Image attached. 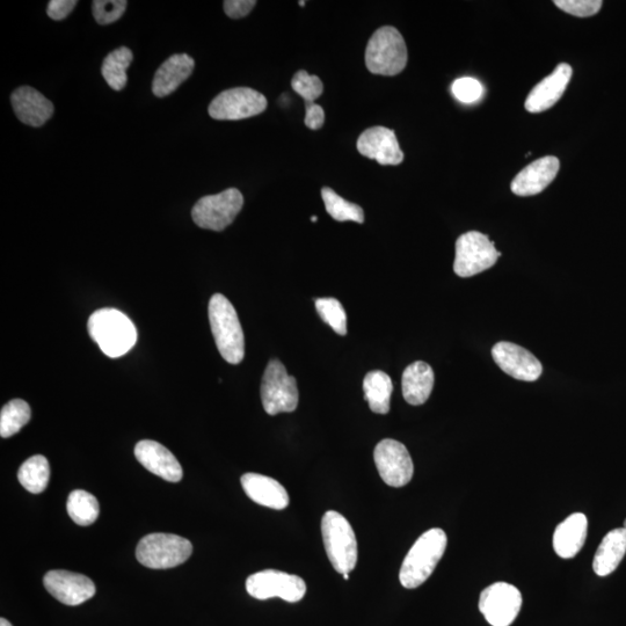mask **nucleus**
<instances>
[{"mask_svg": "<svg viewBox=\"0 0 626 626\" xmlns=\"http://www.w3.org/2000/svg\"><path fill=\"white\" fill-rule=\"evenodd\" d=\"M560 169L559 159L547 156L529 164L512 181V192L518 196L540 194L556 179Z\"/></svg>", "mask_w": 626, "mask_h": 626, "instance_id": "19", "label": "nucleus"}, {"mask_svg": "<svg viewBox=\"0 0 626 626\" xmlns=\"http://www.w3.org/2000/svg\"><path fill=\"white\" fill-rule=\"evenodd\" d=\"M316 309L320 318L339 334H347V315L342 304L336 298H319L316 300Z\"/></svg>", "mask_w": 626, "mask_h": 626, "instance_id": "32", "label": "nucleus"}, {"mask_svg": "<svg viewBox=\"0 0 626 626\" xmlns=\"http://www.w3.org/2000/svg\"><path fill=\"white\" fill-rule=\"evenodd\" d=\"M407 60L406 43L398 29L385 26L371 36L366 49V65L371 74L399 75L406 68Z\"/></svg>", "mask_w": 626, "mask_h": 626, "instance_id": "4", "label": "nucleus"}, {"mask_svg": "<svg viewBox=\"0 0 626 626\" xmlns=\"http://www.w3.org/2000/svg\"><path fill=\"white\" fill-rule=\"evenodd\" d=\"M492 355L499 368L515 380L535 382L543 373L542 363L536 356L512 342H499L493 347Z\"/></svg>", "mask_w": 626, "mask_h": 626, "instance_id": "14", "label": "nucleus"}, {"mask_svg": "<svg viewBox=\"0 0 626 626\" xmlns=\"http://www.w3.org/2000/svg\"><path fill=\"white\" fill-rule=\"evenodd\" d=\"M363 390L371 411L389 413L393 384L388 374L381 370L370 371L363 381Z\"/></svg>", "mask_w": 626, "mask_h": 626, "instance_id": "26", "label": "nucleus"}, {"mask_svg": "<svg viewBox=\"0 0 626 626\" xmlns=\"http://www.w3.org/2000/svg\"><path fill=\"white\" fill-rule=\"evenodd\" d=\"M267 99L264 94L250 87H235L223 91L211 101L208 112L211 118L221 121H237L264 113Z\"/></svg>", "mask_w": 626, "mask_h": 626, "instance_id": "10", "label": "nucleus"}, {"mask_svg": "<svg viewBox=\"0 0 626 626\" xmlns=\"http://www.w3.org/2000/svg\"><path fill=\"white\" fill-rule=\"evenodd\" d=\"M571 65L560 63L555 71L537 84L533 91L528 94L526 104L529 113L537 114L548 111L555 106L566 91L572 78Z\"/></svg>", "mask_w": 626, "mask_h": 626, "instance_id": "18", "label": "nucleus"}, {"mask_svg": "<svg viewBox=\"0 0 626 626\" xmlns=\"http://www.w3.org/2000/svg\"><path fill=\"white\" fill-rule=\"evenodd\" d=\"M356 147L362 156L381 165H399L404 160L396 133L389 128L373 127L363 131Z\"/></svg>", "mask_w": 626, "mask_h": 626, "instance_id": "16", "label": "nucleus"}, {"mask_svg": "<svg viewBox=\"0 0 626 626\" xmlns=\"http://www.w3.org/2000/svg\"><path fill=\"white\" fill-rule=\"evenodd\" d=\"M434 371L428 363L417 361L407 367L403 374V396L413 406L425 404L434 388Z\"/></svg>", "mask_w": 626, "mask_h": 626, "instance_id": "24", "label": "nucleus"}, {"mask_svg": "<svg viewBox=\"0 0 626 626\" xmlns=\"http://www.w3.org/2000/svg\"><path fill=\"white\" fill-rule=\"evenodd\" d=\"M256 5L254 0H227L224 2V11L231 19H242L249 16Z\"/></svg>", "mask_w": 626, "mask_h": 626, "instance_id": "37", "label": "nucleus"}, {"mask_svg": "<svg viewBox=\"0 0 626 626\" xmlns=\"http://www.w3.org/2000/svg\"><path fill=\"white\" fill-rule=\"evenodd\" d=\"M194 67L193 58L187 54L171 56L157 70L154 82H152V92L158 98L170 96L191 77Z\"/></svg>", "mask_w": 626, "mask_h": 626, "instance_id": "22", "label": "nucleus"}, {"mask_svg": "<svg viewBox=\"0 0 626 626\" xmlns=\"http://www.w3.org/2000/svg\"><path fill=\"white\" fill-rule=\"evenodd\" d=\"M322 534L327 557L340 574L351 573L358 563V541L351 523L338 512H326Z\"/></svg>", "mask_w": 626, "mask_h": 626, "instance_id": "5", "label": "nucleus"}, {"mask_svg": "<svg viewBox=\"0 0 626 626\" xmlns=\"http://www.w3.org/2000/svg\"><path fill=\"white\" fill-rule=\"evenodd\" d=\"M311 222L316 223L317 222V216L311 217Z\"/></svg>", "mask_w": 626, "mask_h": 626, "instance_id": "41", "label": "nucleus"}, {"mask_svg": "<svg viewBox=\"0 0 626 626\" xmlns=\"http://www.w3.org/2000/svg\"><path fill=\"white\" fill-rule=\"evenodd\" d=\"M0 626H12V624L5 620V618H2V620H0Z\"/></svg>", "mask_w": 626, "mask_h": 626, "instance_id": "40", "label": "nucleus"}, {"mask_svg": "<svg viewBox=\"0 0 626 626\" xmlns=\"http://www.w3.org/2000/svg\"><path fill=\"white\" fill-rule=\"evenodd\" d=\"M31 407L23 399H13L0 413V436L7 439L16 435L31 420Z\"/></svg>", "mask_w": 626, "mask_h": 626, "instance_id": "30", "label": "nucleus"}, {"mask_svg": "<svg viewBox=\"0 0 626 626\" xmlns=\"http://www.w3.org/2000/svg\"><path fill=\"white\" fill-rule=\"evenodd\" d=\"M240 482L246 496L260 506L276 511H282L289 506L288 492L278 480L259 473H245Z\"/></svg>", "mask_w": 626, "mask_h": 626, "instance_id": "21", "label": "nucleus"}, {"mask_svg": "<svg viewBox=\"0 0 626 626\" xmlns=\"http://www.w3.org/2000/svg\"><path fill=\"white\" fill-rule=\"evenodd\" d=\"M624 529H626V520H625V522H624Z\"/></svg>", "mask_w": 626, "mask_h": 626, "instance_id": "44", "label": "nucleus"}, {"mask_svg": "<svg viewBox=\"0 0 626 626\" xmlns=\"http://www.w3.org/2000/svg\"><path fill=\"white\" fill-rule=\"evenodd\" d=\"M298 389L295 377L278 359L269 361L261 383V400L269 416L294 412L298 405Z\"/></svg>", "mask_w": 626, "mask_h": 626, "instance_id": "7", "label": "nucleus"}, {"mask_svg": "<svg viewBox=\"0 0 626 626\" xmlns=\"http://www.w3.org/2000/svg\"><path fill=\"white\" fill-rule=\"evenodd\" d=\"M68 514L80 527H89L99 518V502L93 494L84 490L70 493L67 504Z\"/></svg>", "mask_w": 626, "mask_h": 626, "instance_id": "29", "label": "nucleus"}, {"mask_svg": "<svg viewBox=\"0 0 626 626\" xmlns=\"http://www.w3.org/2000/svg\"><path fill=\"white\" fill-rule=\"evenodd\" d=\"M208 311L218 352L231 365H238L245 356V338L234 305L222 294H215Z\"/></svg>", "mask_w": 626, "mask_h": 626, "instance_id": "3", "label": "nucleus"}, {"mask_svg": "<svg viewBox=\"0 0 626 626\" xmlns=\"http://www.w3.org/2000/svg\"><path fill=\"white\" fill-rule=\"evenodd\" d=\"M300 5H301V6H304V5H305V2H300Z\"/></svg>", "mask_w": 626, "mask_h": 626, "instance_id": "43", "label": "nucleus"}, {"mask_svg": "<svg viewBox=\"0 0 626 626\" xmlns=\"http://www.w3.org/2000/svg\"><path fill=\"white\" fill-rule=\"evenodd\" d=\"M500 257L489 236L470 231L457 239L454 272L460 278H471L492 268Z\"/></svg>", "mask_w": 626, "mask_h": 626, "instance_id": "8", "label": "nucleus"}, {"mask_svg": "<svg viewBox=\"0 0 626 626\" xmlns=\"http://www.w3.org/2000/svg\"><path fill=\"white\" fill-rule=\"evenodd\" d=\"M325 112L315 103H305V126L318 130L324 126Z\"/></svg>", "mask_w": 626, "mask_h": 626, "instance_id": "39", "label": "nucleus"}, {"mask_svg": "<svg viewBox=\"0 0 626 626\" xmlns=\"http://www.w3.org/2000/svg\"><path fill=\"white\" fill-rule=\"evenodd\" d=\"M342 577H344L345 580H348L349 579V574L348 573L347 574H342Z\"/></svg>", "mask_w": 626, "mask_h": 626, "instance_id": "42", "label": "nucleus"}, {"mask_svg": "<svg viewBox=\"0 0 626 626\" xmlns=\"http://www.w3.org/2000/svg\"><path fill=\"white\" fill-rule=\"evenodd\" d=\"M243 206V194L236 188H229L196 202L192 210L193 221L201 229L223 231L235 221Z\"/></svg>", "mask_w": 626, "mask_h": 626, "instance_id": "9", "label": "nucleus"}, {"mask_svg": "<svg viewBox=\"0 0 626 626\" xmlns=\"http://www.w3.org/2000/svg\"><path fill=\"white\" fill-rule=\"evenodd\" d=\"M447 543V535L442 529L434 528L422 534L404 559L399 573L400 584L407 589L425 584L446 552Z\"/></svg>", "mask_w": 626, "mask_h": 626, "instance_id": "1", "label": "nucleus"}, {"mask_svg": "<svg viewBox=\"0 0 626 626\" xmlns=\"http://www.w3.org/2000/svg\"><path fill=\"white\" fill-rule=\"evenodd\" d=\"M193 545L184 537L172 534H150L137 545L136 557L145 567L154 570L172 569L192 556Z\"/></svg>", "mask_w": 626, "mask_h": 626, "instance_id": "6", "label": "nucleus"}, {"mask_svg": "<svg viewBox=\"0 0 626 626\" xmlns=\"http://www.w3.org/2000/svg\"><path fill=\"white\" fill-rule=\"evenodd\" d=\"M454 97L463 104L476 103L484 94V86L479 80L471 77L458 78L451 86Z\"/></svg>", "mask_w": 626, "mask_h": 626, "instance_id": "35", "label": "nucleus"}, {"mask_svg": "<svg viewBox=\"0 0 626 626\" xmlns=\"http://www.w3.org/2000/svg\"><path fill=\"white\" fill-rule=\"evenodd\" d=\"M522 595L507 582H496L480 594L479 610L492 626H509L519 616Z\"/></svg>", "mask_w": 626, "mask_h": 626, "instance_id": "12", "label": "nucleus"}, {"mask_svg": "<svg viewBox=\"0 0 626 626\" xmlns=\"http://www.w3.org/2000/svg\"><path fill=\"white\" fill-rule=\"evenodd\" d=\"M11 103L17 118L27 126L42 127L54 114L52 101L31 86H21L14 91Z\"/></svg>", "mask_w": 626, "mask_h": 626, "instance_id": "20", "label": "nucleus"}, {"mask_svg": "<svg viewBox=\"0 0 626 626\" xmlns=\"http://www.w3.org/2000/svg\"><path fill=\"white\" fill-rule=\"evenodd\" d=\"M43 584L50 595L67 606H79L96 594V585L90 578L69 571H50Z\"/></svg>", "mask_w": 626, "mask_h": 626, "instance_id": "15", "label": "nucleus"}, {"mask_svg": "<svg viewBox=\"0 0 626 626\" xmlns=\"http://www.w3.org/2000/svg\"><path fill=\"white\" fill-rule=\"evenodd\" d=\"M126 0H94L92 10L94 19L100 25H109L118 21L127 9Z\"/></svg>", "mask_w": 626, "mask_h": 626, "instance_id": "34", "label": "nucleus"}, {"mask_svg": "<svg viewBox=\"0 0 626 626\" xmlns=\"http://www.w3.org/2000/svg\"><path fill=\"white\" fill-rule=\"evenodd\" d=\"M246 591L257 600L280 598L289 603H296L304 598L307 585L297 575L265 570L252 574L246 580Z\"/></svg>", "mask_w": 626, "mask_h": 626, "instance_id": "11", "label": "nucleus"}, {"mask_svg": "<svg viewBox=\"0 0 626 626\" xmlns=\"http://www.w3.org/2000/svg\"><path fill=\"white\" fill-rule=\"evenodd\" d=\"M91 338L109 358L127 354L136 345L137 331L131 320L119 310L101 309L87 323Z\"/></svg>", "mask_w": 626, "mask_h": 626, "instance_id": "2", "label": "nucleus"}, {"mask_svg": "<svg viewBox=\"0 0 626 626\" xmlns=\"http://www.w3.org/2000/svg\"><path fill=\"white\" fill-rule=\"evenodd\" d=\"M77 4L76 0H52L48 5V16L56 21L63 20L74 11Z\"/></svg>", "mask_w": 626, "mask_h": 626, "instance_id": "38", "label": "nucleus"}, {"mask_svg": "<svg viewBox=\"0 0 626 626\" xmlns=\"http://www.w3.org/2000/svg\"><path fill=\"white\" fill-rule=\"evenodd\" d=\"M375 464L383 482L391 487H403L413 478L414 465L409 450L396 440H383L374 451Z\"/></svg>", "mask_w": 626, "mask_h": 626, "instance_id": "13", "label": "nucleus"}, {"mask_svg": "<svg viewBox=\"0 0 626 626\" xmlns=\"http://www.w3.org/2000/svg\"><path fill=\"white\" fill-rule=\"evenodd\" d=\"M626 553V529L610 531L600 544L593 562V570L599 577L616 571Z\"/></svg>", "mask_w": 626, "mask_h": 626, "instance_id": "25", "label": "nucleus"}, {"mask_svg": "<svg viewBox=\"0 0 626 626\" xmlns=\"http://www.w3.org/2000/svg\"><path fill=\"white\" fill-rule=\"evenodd\" d=\"M50 478L49 462L45 456L35 455L21 465L18 479L28 492L39 494L47 489Z\"/></svg>", "mask_w": 626, "mask_h": 626, "instance_id": "28", "label": "nucleus"}, {"mask_svg": "<svg viewBox=\"0 0 626 626\" xmlns=\"http://www.w3.org/2000/svg\"><path fill=\"white\" fill-rule=\"evenodd\" d=\"M322 198L327 213H329L334 220L338 222L352 221L359 224L365 222L363 209L355 205V203L342 199L332 188L324 187L322 189Z\"/></svg>", "mask_w": 626, "mask_h": 626, "instance_id": "31", "label": "nucleus"}, {"mask_svg": "<svg viewBox=\"0 0 626 626\" xmlns=\"http://www.w3.org/2000/svg\"><path fill=\"white\" fill-rule=\"evenodd\" d=\"M133 58V52L127 47L115 49L114 52L105 58L101 74H103L106 83L113 90L121 91L125 89L128 80L127 69L133 62Z\"/></svg>", "mask_w": 626, "mask_h": 626, "instance_id": "27", "label": "nucleus"}, {"mask_svg": "<svg viewBox=\"0 0 626 626\" xmlns=\"http://www.w3.org/2000/svg\"><path fill=\"white\" fill-rule=\"evenodd\" d=\"M135 456L145 469L166 482L178 483L184 477L177 457L163 444L151 440L140 441L136 444Z\"/></svg>", "mask_w": 626, "mask_h": 626, "instance_id": "17", "label": "nucleus"}, {"mask_svg": "<svg viewBox=\"0 0 626 626\" xmlns=\"http://www.w3.org/2000/svg\"><path fill=\"white\" fill-rule=\"evenodd\" d=\"M588 530L585 514L575 513L560 523L553 534V549L560 558L571 559L584 548Z\"/></svg>", "mask_w": 626, "mask_h": 626, "instance_id": "23", "label": "nucleus"}, {"mask_svg": "<svg viewBox=\"0 0 626 626\" xmlns=\"http://www.w3.org/2000/svg\"><path fill=\"white\" fill-rule=\"evenodd\" d=\"M294 91L305 100V103H315L324 92L322 80L317 76H311L307 71L301 70L291 80Z\"/></svg>", "mask_w": 626, "mask_h": 626, "instance_id": "33", "label": "nucleus"}, {"mask_svg": "<svg viewBox=\"0 0 626 626\" xmlns=\"http://www.w3.org/2000/svg\"><path fill=\"white\" fill-rule=\"evenodd\" d=\"M560 10L579 18H588L599 13L603 3L601 0H556Z\"/></svg>", "mask_w": 626, "mask_h": 626, "instance_id": "36", "label": "nucleus"}]
</instances>
